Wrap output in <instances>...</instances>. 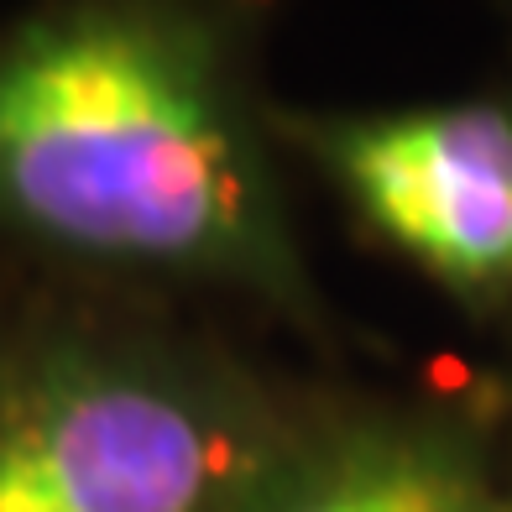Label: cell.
<instances>
[{
    "mask_svg": "<svg viewBox=\"0 0 512 512\" xmlns=\"http://www.w3.org/2000/svg\"><path fill=\"white\" fill-rule=\"evenodd\" d=\"M0 225L309 304L225 42L173 0H74L0 37Z\"/></svg>",
    "mask_w": 512,
    "mask_h": 512,
    "instance_id": "6da1fadb",
    "label": "cell"
},
{
    "mask_svg": "<svg viewBox=\"0 0 512 512\" xmlns=\"http://www.w3.org/2000/svg\"><path fill=\"white\" fill-rule=\"evenodd\" d=\"M283 424L152 345H74L0 403V512H241Z\"/></svg>",
    "mask_w": 512,
    "mask_h": 512,
    "instance_id": "7a4b0ae2",
    "label": "cell"
},
{
    "mask_svg": "<svg viewBox=\"0 0 512 512\" xmlns=\"http://www.w3.org/2000/svg\"><path fill=\"white\" fill-rule=\"evenodd\" d=\"M309 147L356 215L439 288L512 298V105H434L319 121Z\"/></svg>",
    "mask_w": 512,
    "mask_h": 512,
    "instance_id": "3957f363",
    "label": "cell"
},
{
    "mask_svg": "<svg viewBox=\"0 0 512 512\" xmlns=\"http://www.w3.org/2000/svg\"><path fill=\"white\" fill-rule=\"evenodd\" d=\"M241 512H512L476 450L418 413L288 429Z\"/></svg>",
    "mask_w": 512,
    "mask_h": 512,
    "instance_id": "277c9868",
    "label": "cell"
},
{
    "mask_svg": "<svg viewBox=\"0 0 512 512\" xmlns=\"http://www.w3.org/2000/svg\"><path fill=\"white\" fill-rule=\"evenodd\" d=\"M507 502H512V497H507Z\"/></svg>",
    "mask_w": 512,
    "mask_h": 512,
    "instance_id": "5b68a950",
    "label": "cell"
}]
</instances>
